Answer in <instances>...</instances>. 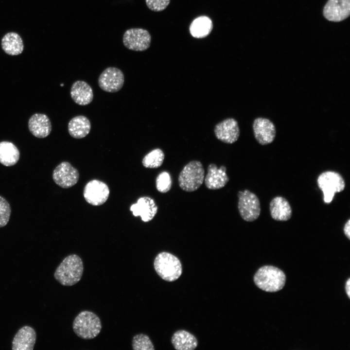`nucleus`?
<instances>
[{"mask_svg": "<svg viewBox=\"0 0 350 350\" xmlns=\"http://www.w3.org/2000/svg\"><path fill=\"white\" fill-rule=\"evenodd\" d=\"M72 328L79 337L83 339H91L100 333L102 324L100 318L94 313L83 311L75 317Z\"/></svg>", "mask_w": 350, "mask_h": 350, "instance_id": "obj_3", "label": "nucleus"}, {"mask_svg": "<svg viewBox=\"0 0 350 350\" xmlns=\"http://www.w3.org/2000/svg\"><path fill=\"white\" fill-rule=\"evenodd\" d=\"M36 334L34 329L29 326L21 327L16 333L12 343L13 350H33Z\"/></svg>", "mask_w": 350, "mask_h": 350, "instance_id": "obj_17", "label": "nucleus"}, {"mask_svg": "<svg viewBox=\"0 0 350 350\" xmlns=\"http://www.w3.org/2000/svg\"><path fill=\"white\" fill-rule=\"evenodd\" d=\"M164 158L163 151L160 148H156L144 157L142 164L146 168H157L162 165Z\"/></svg>", "mask_w": 350, "mask_h": 350, "instance_id": "obj_26", "label": "nucleus"}, {"mask_svg": "<svg viewBox=\"0 0 350 350\" xmlns=\"http://www.w3.org/2000/svg\"><path fill=\"white\" fill-rule=\"evenodd\" d=\"M11 213V209L9 203L4 198L0 196V228L7 225Z\"/></svg>", "mask_w": 350, "mask_h": 350, "instance_id": "obj_29", "label": "nucleus"}, {"mask_svg": "<svg viewBox=\"0 0 350 350\" xmlns=\"http://www.w3.org/2000/svg\"><path fill=\"white\" fill-rule=\"evenodd\" d=\"M124 83L123 72L114 67H109L104 70L98 79V84L101 89L110 93H115L120 90Z\"/></svg>", "mask_w": 350, "mask_h": 350, "instance_id": "obj_9", "label": "nucleus"}, {"mask_svg": "<svg viewBox=\"0 0 350 350\" xmlns=\"http://www.w3.org/2000/svg\"><path fill=\"white\" fill-rule=\"evenodd\" d=\"M172 180L170 174L166 171L161 172L156 179L157 190L161 193L168 192L172 188Z\"/></svg>", "mask_w": 350, "mask_h": 350, "instance_id": "obj_28", "label": "nucleus"}, {"mask_svg": "<svg viewBox=\"0 0 350 350\" xmlns=\"http://www.w3.org/2000/svg\"><path fill=\"white\" fill-rule=\"evenodd\" d=\"M109 193V188L105 183L93 179L86 185L83 195L88 204L98 206L103 205L107 201Z\"/></svg>", "mask_w": 350, "mask_h": 350, "instance_id": "obj_10", "label": "nucleus"}, {"mask_svg": "<svg viewBox=\"0 0 350 350\" xmlns=\"http://www.w3.org/2000/svg\"><path fill=\"white\" fill-rule=\"evenodd\" d=\"M254 282L260 289L266 292L280 290L285 285L286 277L279 268L266 265L260 268L254 276Z\"/></svg>", "mask_w": 350, "mask_h": 350, "instance_id": "obj_2", "label": "nucleus"}, {"mask_svg": "<svg viewBox=\"0 0 350 350\" xmlns=\"http://www.w3.org/2000/svg\"><path fill=\"white\" fill-rule=\"evenodd\" d=\"M158 208L153 199L148 196L140 197L132 204L130 210L134 216H140L144 222L151 221L156 215Z\"/></svg>", "mask_w": 350, "mask_h": 350, "instance_id": "obj_16", "label": "nucleus"}, {"mask_svg": "<svg viewBox=\"0 0 350 350\" xmlns=\"http://www.w3.org/2000/svg\"><path fill=\"white\" fill-rule=\"evenodd\" d=\"M84 271L83 262L76 254L66 257L56 268L55 279L63 286H72L81 280Z\"/></svg>", "mask_w": 350, "mask_h": 350, "instance_id": "obj_1", "label": "nucleus"}, {"mask_svg": "<svg viewBox=\"0 0 350 350\" xmlns=\"http://www.w3.org/2000/svg\"><path fill=\"white\" fill-rule=\"evenodd\" d=\"M205 178V170L201 162L192 160L184 166L178 177L180 188L187 192L198 190L203 184Z\"/></svg>", "mask_w": 350, "mask_h": 350, "instance_id": "obj_4", "label": "nucleus"}, {"mask_svg": "<svg viewBox=\"0 0 350 350\" xmlns=\"http://www.w3.org/2000/svg\"><path fill=\"white\" fill-rule=\"evenodd\" d=\"M155 270L163 280L169 282L178 279L182 272L180 260L173 254L161 252L156 257L154 262Z\"/></svg>", "mask_w": 350, "mask_h": 350, "instance_id": "obj_5", "label": "nucleus"}, {"mask_svg": "<svg viewBox=\"0 0 350 350\" xmlns=\"http://www.w3.org/2000/svg\"><path fill=\"white\" fill-rule=\"evenodd\" d=\"M214 133L219 140L232 144L238 140L240 131L237 121L234 118H228L215 125Z\"/></svg>", "mask_w": 350, "mask_h": 350, "instance_id": "obj_12", "label": "nucleus"}, {"mask_svg": "<svg viewBox=\"0 0 350 350\" xmlns=\"http://www.w3.org/2000/svg\"><path fill=\"white\" fill-rule=\"evenodd\" d=\"M254 135L257 142L262 145L272 143L276 137V127L270 120L262 117L256 118L252 124Z\"/></svg>", "mask_w": 350, "mask_h": 350, "instance_id": "obj_13", "label": "nucleus"}, {"mask_svg": "<svg viewBox=\"0 0 350 350\" xmlns=\"http://www.w3.org/2000/svg\"><path fill=\"white\" fill-rule=\"evenodd\" d=\"M344 233L349 240H350V219L345 223L343 228Z\"/></svg>", "mask_w": 350, "mask_h": 350, "instance_id": "obj_31", "label": "nucleus"}, {"mask_svg": "<svg viewBox=\"0 0 350 350\" xmlns=\"http://www.w3.org/2000/svg\"><path fill=\"white\" fill-rule=\"evenodd\" d=\"M28 127L30 132L38 138L47 137L52 131L50 119L46 115L41 113L35 114L30 118Z\"/></svg>", "mask_w": 350, "mask_h": 350, "instance_id": "obj_20", "label": "nucleus"}, {"mask_svg": "<svg viewBox=\"0 0 350 350\" xmlns=\"http://www.w3.org/2000/svg\"><path fill=\"white\" fill-rule=\"evenodd\" d=\"M132 349L134 350H154L155 348L148 335L143 333L135 335L132 339Z\"/></svg>", "mask_w": 350, "mask_h": 350, "instance_id": "obj_27", "label": "nucleus"}, {"mask_svg": "<svg viewBox=\"0 0 350 350\" xmlns=\"http://www.w3.org/2000/svg\"><path fill=\"white\" fill-rule=\"evenodd\" d=\"M224 165L218 168L214 163L210 164L204 180L206 187L210 190H218L225 187L229 180Z\"/></svg>", "mask_w": 350, "mask_h": 350, "instance_id": "obj_15", "label": "nucleus"}, {"mask_svg": "<svg viewBox=\"0 0 350 350\" xmlns=\"http://www.w3.org/2000/svg\"><path fill=\"white\" fill-rule=\"evenodd\" d=\"M1 46L4 52L10 55H18L24 50V44L21 36L16 32H9L2 38Z\"/></svg>", "mask_w": 350, "mask_h": 350, "instance_id": "obj_22", "label": "nucleus"}, {"mask_svg": "<svg viewBox=\"0 0 350 350\" xmlns=\"http://www.w3.org/2000/svg\"><path fill=\"white\" fill-rule=\"evenodd\" d=\"M269 211L273 219L277 221H287L292 214V209L288 200L281 196L274 197L269 204Z\"/></svg>", "mask_w": 350, "mask_h": 350, "instance_id": "obj_18", "label": "nucleus"}, {"mask_svg": "<svg viewBox=\"0 0 350 350\" xmlns=\"http://www.w3.org/2000/svg\"><path fill=\"white\" fill-rule=\"evenodd\" d=\"M212 28L213 24L211 19L206 16H200L192 22L190 31L194 37L202 38L209 35Z\"/></svg>", "mask_w": 350, "mask_h": 350, "instance_id": "obj_25", "label": "nucleus"}, {"mask_svg": "<svg viewBox=\"0 0 350 350\" xmlns=\"http://www.w3.org/2000/svg\"><path fill=\"white\" fill-rule=\"evenodd\" d=\"M19 151L13 143L3 141L0 142V163L5 166L15 165L19 159Z\"/></svg>", "mask_w": 350, "mask_h": 350, "instance_id": "obj_24", "label": "nucleus"}, {"mask_svg": "<svg viewBox=\"0 0 350 350\" xmlns=\"http://www.w3.org/2000/svg\"><path fill=\"white\" fill-rule=\"evenodd\" d=\"M171 0H145L147 7L154 12L164 10L170 4Z\"/></svg>", "mask_w": 350, "mask_h": 350, "instance_id": "obj_30", "label": "nucleus"}, {"mask_svg": "<svg viewBox=\"0 0 350 350\" xmlns=\"http://www.w3.org/2000/svg\"><path fill=\"white\" fill-rule=\"evenodd\" d=\"M172 343L177 350H192L198 345L196 338L187 331L180 330L175 332L172 337Z\"/></svg>", "mask_w": 350, "mask_h": 350, "instance_id": "obj_23", "label": "nucleus"}, {"mask_svg": "<svg viewBox=\"0 0 350 350\" xmlns=\"http://www.w3.org/2000/svg\"><path fill=\"white\" fill-rule=\"evenodd\" d=\"M79 177L78 170L67 161L60 163L52 173L54 182L62 188H69L73 186L78 182Z\"/></svg>", "mask_w": 350, "mask_h": 350, "instance_id": "obj_11", "label": "nucleus"}, {"mask_svg": "<svg viewBox=\"0 0 350 350\" xmlns=\"http://www.w3.org/2000/svg\"><path fill=\"white\" fill-rule=\"evenodd\" d=\"M318 188L323 193L325 204L332 202L336 193L342 192L345 187V182L342 175L332 171L321 173L317 178Z\"/></svg>", "mask_w": 350, "mask_h": 350, "instance_id": "obj_6", "label": "nucleus"}, {"mask_svg": "<svg viewBox=\"0 0 350 350\" xmlns=\"http://www.w3.org/2000/svg\"><path fill=\"white\" fill-rule=\"evenodd\" d=\"M238 209L241 218L246 222H253L259 217L261 209L259 198L248 190L239 191Z\"/></svg>", "mask_w": 350, "mask_h": 350, "instance_id": "obj_7", "label": "nucleus"}, {"mask_svg": "<svg viewBox=\"0 0 350 350\" xmlns=\"http://www.w3.org/2000/svg\"><path fill=\"white\" fill-rule=\"evenodd\" d=\"M70 94L74 102L80 105H87L93 99L92 88L88 83L82 80H77L73 83Z\"/></svg>", "mask_w": 350, "mask_h": 350, "instance_id": "obj_19", "label": "nucleus"}, {"mask_svg": "<svg viewBox=\"0 0 350 350\" xmlns=\"http://www.w3.org/2000/svg\"><path fill=\"white\" fill-rule=\"evenodd\" d=\"M122 42L128 49L142 52L147 50L150 46L151 36L149 32L140 28H131L123 34Z\"/></svg>", "mask_w": 350, "mask_h": 350, "instance_id": "obj_8", "label": "nucleus"}, {"mask_svg": "<svg viewBox=\"0 0 350 350\" xmlns=\"http://www.w3.org/2000/svg\"><path fill=\"white\" fill-rule=\"evenodd\" d=\"M91 123L89 120L83 115L72 118L68 123V132L74 139H80L86 137L90 132Z\"/></svg>", "mask_w": 350, "mask_h": 350, "instance_id": "obj_21", "label": "nucleus"}, {"mask_svg": "<svg viewBox=\"0 0 350 350\" xmlns=\"http://www.w3.org/2000/svg\"><path fill=\"white\" fill-rule=\"evenodd\" d=\"M346 293L349 297L350 298V279L349 278L346 283Z\"/></svg>", "mask_w": 350, "mask_h": 350, "instance_id": "obj_32", "label": "nucleus"}, {"mask_svg": "<svg viewBox=\"0 0 350 350\" xmlns=\"http://www.w3.org/2000/svg\"><path fill=\"white\" fill-rule=\"evenodd\" d=\"M350 14V0H328L323 9V15L329 21L339 22Z\"/></svg>", "mask_w": 350, "mask_h": 350, "instance_id": "obj_14", "label": "nucleus"}]
</instances>
